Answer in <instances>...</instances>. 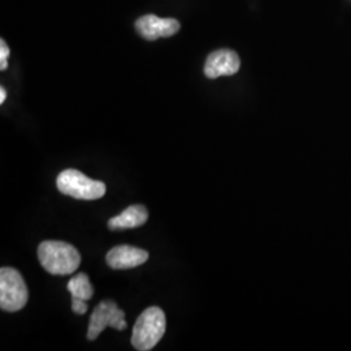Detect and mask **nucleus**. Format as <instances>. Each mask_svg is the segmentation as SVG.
I'll use <instances>...</instances> for the list:
<instances>
[{"label": "nucleus", "instance_id": "obj_1", "mask_svg": "<svg viewBox=\"0 0 351 351\" xmlns=\"http://www.w3.org/2000/svg\"><path fill=\"white\" fill-rule=\"evenodd\" d=\"M42 267L51 275L66 276L75 274L81 264V255L75 246L63 241H45L38 247Z\"/></svg>", "mask_w": 351, "mask_h": 351}, {"label": "nucleus", "instance_id": "obj_2", "mask_svg": "<svg viewBox=\"0 0 351 351\" xmlns=\"http://www.w3.org/2000/svg\"><path fill=\"white\" fill-rule=\"evenodd\" d=\"M165 315L159 307H149L139 315L132 336V345L139 351H149L156 346L165 333Z\"/></svg>", "mask_w": 351, "mask_h": 351}, {"label": "nucleus", "instance_id": "obj_3", "mask_svg": "<svg viewBox=\"0 0 351 351\" xmlns=\"http://www.w3.org/2000/svg\"><path fill=\"white\" fill-rule=\"evenodd\" d=\"M60 193L81 201H95L106 194V184L91 180L77 169H65L56 178Z\"/></svg>", "mask_w": 351, "mask_h": 351}, {"label": "nucleus", "instance_id": "obj_4", "mask_svg": "<svg viewBox=\"0 0 351 351\" xmlns=\"http://www.w3.org/2000/svg\"><path fill=\"white\" fill-rule=\"evenodd\" d=\"M29 298L25 281L19 271L10 267L0 269V307L7 313H16L25 307Z\"/></svg>", "mask_w": 351, "mask_h": 351}, {"label": "nucleus", "instance_id": "obj_5", "mask_svg": "<svg viewBox=\"0 0 351 351\" xmlns=\"http://www.w3.org/2000/svg\"><path fill=\"white\" fill-rule=\"evenodd\" d=\"M108 326L117 330H124L126 328L125 313L120 310L114 302L103 301L95 307L90 317L88 339L94 341L98 339L101 332Z\"/></svg>", "mask_w": 351, "mask_h": 351}, {"label": "nucleus", "instance_id": "obj_6", "mask_svg": "<svg viewBox=\"0 0 351 351\" xmlns=\"http://www.w3.org/2000/svg\"><path fill=\"white\" fill-rule=\"evenodd\" d=\"M137 33L146 40L172 37L178 33L180 23L175 19H160L155 14H146L136 21Z\"/></svg>", "mask_w": 351, "mask_h": 351}, {"label": "nucleus", "instance_id": "obj_7", "mask_svg": "<svg viewBox=\"0 0 351 351\" xmlns=\"http://www.w3.org/2000/svg\"><path fill=\"white\" fill-rule=\"evenodd\" d=\"M241 60L239 55L232 50H217L210 53L204 65V75L208 78L221 75H236L239 71Z\"/></svg>", "mask_w": 351, "mask_h": 351}, {"label": "nucleus", "instance_id": "obj_8", "mask_svg": "<svg viewBox=\"0 0 351 351\" xmlns=\"http://www.w3.org/2000/svg\"><path fill=\"white\" fill-rule=\"evenodd\" d=\"M107 264L113 269H129L138 267L149 259V252L134 246H116L107 254Z\"/></svg>", "mask_w": 351, "mask_h": 351}, {"label": "nucleus", "instance_id": "obj_9", "mask_svg": "<svg viewBox=\"0 0 351 351\" xmlns=\"http://www.w3.org/2000/svg\"><path fill=\"white\" fill-rule=\"evenodd\" d=\"M149 219L147 208L142 204H134L128 207L125 211L119 216L108 220V228L112 230L121 229H133L143 226Z\"/></svg>", "mask_w": 351, "mask_h": 351}, {"label": "nucleus", "instance_id": "obj_10", "mask_svg": "<svg viewBox=\"0 0 351 351\" xmlns=\"http://www.w3.org/2000/svg\"><path fill=\"white\" fill-rule=\"evenodd\" d=\"M66 288L71 291L72 297L81 298L85 301L91 300L93 294H94V289L91 287L86 274H78L77 276L72 277L71 281L68 282Z\"/></svg>", "mask_w": 351, "mask_h": 351}, {"label": "nucleus", "instance_id": "obj_11", "mask_svg": "<svg viewBox=\"0 0 351 351\" xmlns=\"http://www.w3.org/2000/svg\"><path fill=\"white\" fill-rule=\"evenodd\" d=\"M10 56V49L5 45V42L1 39L0 40V69L5 71L8 68V63H7V58Z\"/></svg>", "mask_w": 351, "mask_h": 351}, {"label": "nucleus", "instance_id": "obj_12", "mask_svg": "<svg viewBox=\"0 0 351 351\" xmlns=\"http://www.w3.org/2000/svg\"><path fill=\"white\" fill-rule=\"evenodd\" d=\"M86 302L88 301L72 297V310H73V313L78 315L86 314V311H88Z\"/></svg>", "mask_w": 351, "mask_h": 351}, {"label": "nucleus", "instance_id": "obj_13", "mask_svg": "<svg viewBox=\"0 0 351 351\" xmlns=\"http://www.w3.org/2000/svg\"><path fill=\"white\" fill-rule=\"evenodd\" d=\"M5 98H7V93H5L4 88H0V103H4Z\"/></svg>", "mask_w": 351, "mask_h": 351}]
</instances>
